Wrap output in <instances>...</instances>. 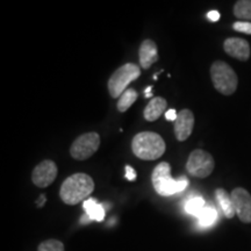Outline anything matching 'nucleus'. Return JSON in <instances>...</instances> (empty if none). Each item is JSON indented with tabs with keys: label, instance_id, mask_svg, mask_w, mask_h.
Returning a JSON list of instances; mask_svg holds the SVG:
<instances>
[{
	"label": "nucleus",
	"instance_id": "nucleus-11",
	"mask_svg": "<svg viewBox=\"0 0 251 251\" xmlns=\"http://www.w3.org/2000/svg\"><path fill=\"white\" fill-rule=\"evenodd\" d=\"M224 49L226 54L238 61L246 62L250 58L251 50L249 42L240 37H228L224 42Z\"/></svg>",
	"mask_w": 251,
	"mask_h": 251
},
{
	"label": "nucleus",
	"instance_id": "nucleus-24",
	"mask_svg": "<svg viewBox=\"0 0 251 251\" xmlns=\"http://www.w3.org/2000/svg\"><path fill=\"white\" fill-rule=\"evenodd\" d=\"M207 17H208L209 20L213 21V23H216V21H219L220 18H221V14H220L218 11H211L207 13Z\"/></svg>",
	"mask_w": 251,
	"mask_h": 251
},
{
	"label": "nucleus",
	"instance_id": "nucleus-15",
	"mask_svg": "<svg viewBox=\"0 0 251 251\" xmlns=\"http://www.w3.org/2000/svg\"><path fill=\"white\" fill-rule=\"evenodd\" d=\"M85 214L92 220V221H102L105 219V208L101 203L97 202L96 199L89 198L83 203Z\"/></svg>",
	"mask_w": 251,
	"mask_h": 251
},
{
	"label": "nucleus",
	"instance_id": "nucleus-13",
	"mask_svg": "<svg viewBox=\"0 0 251 251\" xmlns=\"http://www.w3.org/2000/svg\"><path fill=\"white\" fill-rule=\"evenodd\" d=\"M166 107H168L166 100L164 98H162V97H156V98H152L150 100L148 105H147V107L144 108L143 117L149 122L158 120Z\"/></svg>",
	"mask_w": 251,
	"mask_h": 251
},
{
	"label": "nucleus",
	"instance_id": "nucleus-14",
	"mask_svg": "<svg viewBox=\"0 0 251 251\" xmlns=\"http://www.w3.org/2000/svg\"><path fill=\"white\" fill-rule=\"evenodd\" d=\"M215 198L218 200L220 207H221L222 213H224L226 218L233 219L236 212H235L233 200H231V197L226 192L224 188H218L215 191Z\"/></svg>",
	"mask_w": 251,
	"mask_h": 251
},
{
	"label": "nucleus",
	"instance_id": "nucleus-9",
	"mask_svg": "<svg viewBox=\"0 0 251 251\" xmlns=\"http://www.w3.org/2000/svg\"><path fill=\"white\" fill-rule=\"evenodd\" d=\"M235 212L243 224H251V194L246 188L236 187L230 193Z\"/></svg>",
	"mask_w": 251,
	"mask_h": 251
},
{
	"label": "nucleus",
	"instance_id": "nucleus-20",
	"mask_svg": "<svg viewBox=\"0 0 251 251\" xmlns=\"http://www.w3.org/2000/svg\"><path fill=\"white\" fill-rule=\"evenodd\" d=\"M37 251H65L64 244L58 240H47L39 246Z\"/></svg>",
	"mask_w": 251,
	"mask_h": 251
},
{
	"label": "nucleus",
	"instance_id": "nucleus-26",
	"mask_svg": "<svg viewBox=\"0 0 251 251\" xmlns=\"http://www.w3.org/2000/svg\"><path fill=\"white\" fill-rule=\"evenodd\" d=\"M45 202H46V197L45 196H40V198H39V207L45 205Z\"/></svg>",
	"mask_w": 251,
	"mask_h": 251
},
{
	"label": "nucleus",
	"instance_id": "nucleus-7",
	"mask_svg": "<svg viewBox=\"0 0 251 251\" xmlns=\"http://www.w3.org/2000/svg\"><path fill=\"white\" fill-rule=\"evenodd\" d=\"M100 147V136L98 133H85L77 137L70 148V155L77 161H85L98 151Z\"/></svg>",
	"mask_w": 251,
	"mask_h": 251
},
{
	"label": "nucleus",
	"instance_id": "nucleus-4",
	"mask_svg": "<svg viewBox=\"0 0 251 251\" xmlns=\"http://www.w3.org/2000/svg\"><path fill=\"white\" fill-rule=\"evenodd\" d=\"M211 78L215 90L224 96H231L238 85L236 72L224 61H215L211 67Z\"/></svg>",
	"mask_w": 251,
	"mask_h": 251
},
{
	"label": "nucleus",
	"instance_id": "nucleus-6",
	"mask_svg": "<svg viewBox=\"0 0 251 251\" xmlns=\"http://www.w3.org/2000/svg\"><path fill=\"white\" fill-rule=\"evenodd\" d=\"M215 162L209 152L201 149H196L188 156L186 170L196 178H207L214 170Z\"/></svg>",
	"mask_w": 251,
	"mask_h": 251
},
{
	"label": "nucleus",
	"instance_id": "nucleus-1",
	"mask_svg": "<svg viewBox=\"0 0 251 251\" xmlns=\"http://www.w3.org/2000/svg\"><path fill=\"white\" fill-rule=\"evenodd\" d=\"M94 190V181L86 174H75L63 181L59 197L67 205H77L87 198Z\"/></svg>",
	"mask_w": 251,
	"mask_h": 251
},
{
	"label": "nucleus",
	"instance_id": "nucleus-23",
	"mask_svg": "<svg viewBox=\"0 0 251 251\" xmlns=\"http://www.w3.org/2000/svg\"><path fill=\"white\" fill-rule=\"evenodd\" d=\"M177 117H178V113L176 109H169V111H166L165 113V118L168 121H176L177 120Z\"/></svg>",
	"mask_w": 251,
	"mask_h": 251
},
{
	"label": "nucleus",
	"instance_id": "nucleus-3",
	"mask_svg": "<svg viewBox=\"0 0 251 251\" xmlns=\"http://www.w3.org/2000/svg\"><path fill=\"white\" fill-rule=\"evenodd\" d=\"M166 144L159 134L152 131H142L135 135L131 141L134 155L143 161H155L165 152Z\"/></svg>",
	"mask_w": 251,
	"mask_h": 251
},
{
	"label": "nucleus",
	"instance_id": "nucleus-21",
	"mask_svg": "<svg viewBox=\"0 0 251 251\" xmlns=\"http://www.w3.org/2000/svg\"><path fill=\"white\" fill-rule=\"evenodd\" d=\"M233 29L238 31V33L251 35V23L249 21H236L233 24Z\"/></svg>",
	"mask_w": 251,
	"mask_h": 251
},
{
	"label": "nucleus",
	"instance_id": "nucleus-25",
	"mask_svg": "<svg viewBox=\"0 0 251 251\" xmlns=\"http://www.w3.org/2000/svg\"><path fill=\"white\" fill-rule=\"evenodd\" d=\"M151 89H152L151 86H148L146 89V91H144V97H146V98H151V97H152Z\"/></svg>",
	"mask_w": 251,
	"mask_h": 251
},
{
	"label": "nucleus",
	"instance_id": "nucleus-2",
	"mask_svg": "<svg viewBox=\"0 0 251 251\" xmlns=\"http://www.w3.org/2000/svg\"><path fill=\"white\" fill-rule=\"evenodd\" d=\"M152 186L159 196L170 197L183 192L188 186V179L185 176L175 178L171 177V166L168 162H162L153 169L151 175Z\"/></svg>",
	"mask_w": 251,
	"mask_h": 251
},
{
	"label": "nucleus",
	"instance_id": "nucleus-16",
	"mask_svg": "<svg viewBox=\"0 0 251 251\" xmlns=\"http://www.w3.org/2000/svg\"><path fill=\"white\" fill-rule=\"evenodd\" d=\"M234 15L241 21L251 23V0H238L235 2Z\"/></svg>",
	"mask_w": 251,
	"mask_h": 251
},
{
	"label": "nucleus",
	"instance_id": "nucleus-19",
	"mask_svg": "<svg viewBox=\"0 0 251 251\" xmlns=\"http://www.w3.org/2000/svg\"><path fill=\"white\" fill-rule=\"evenodd\" d=\"M206 203L205 200H203L202 197H194L191 198L190 200H187V202L185 203V211H186L188 214L197 216L201 213V211L205 208Z\"/></svg>",
	"mask_w": 251,
	"mask_h": 251
},
{
	"label": "nucleus",
	"instance_id": "nucleus-5",
	"mask_svg": "<svg viewBox=\"0 0 251 251\" xmlns=\"http://www.w3.org/2000/svg\"><path fill=\"white\" fill-rule=\"evenodd\" d=\"M140 76L141 69L134 63H126L115 70L108 80V92L112 98H120L121 94L127 90V86Z\"/></svg>",
	"mask_w": 251,
	"mask_h": 251
},
{
	"label": "nucleus",
	"instance_id": "nucleus-10",
	"mask_svg": "<svg viewBox=\"0 0 251 251\" xmlns=\"http://www.w3.org/2000/svg\"><path fill=\"white\" fill-rule=\"evenodd\" d=\"M194 127V114L192 111L185 108L178 113L177 120L175 121L176 139L180 142L186 141L191 136Z\"/></svg>",
	"mask_w": 251,
	"mask_h": 251
},
{
	"label": "nucleus",
	"instance_id": "nucleus-12",
	"mask_svg": "<svg viewBox=\"0 0 251 251\" xmlns=\"http://www.w3.org/2000/svg\"><path fill=\"white\" fill-rule=\"evenodd\" d=\"M140 65L141 68L147 70L153 63L158 61V50L156 43L152 40H144L140 46L139 50Z\"/></svg>",
	"mask_w": 251,
	"mask_h": 251
},
{
	"label": "nucleus",
	"instance_id": "nucleus-8",
	"mask_svg": "<svg viewBox=\"0 0 251 251\" xmlns=\"http://www.w3.org/2000/svg\"><path fill=\"white\" fill-rule=\"evenodd\" d=\"M57 174L58 169L55 162L46 159V161H42L40 164L35 166L33 174H31V180L37 187L46 188L52 184V181L57 177Z\"/></svg>",
	"mask_w": 251,
	"mask_h": 251
},
{
	"label": "nucleus",
	"instance_id": "nucleus-17",
	"mask_svg": "<svg viewBox=\"0 0 251 251\" xmlns=\"http://www.w3.org/2000/svg\"><path fill=\"white\" fill-rule=\"evenodd\" d=\"M137 92L134 89H127L118 100V111L124 113L130 108V106L136 101Z\"/></svg>",
	"mask_w": 251,
	"mask_h": 251
},
{
	"label": "nucleus",
	"instance_id": "nucleus-18",
	"mask_svg": "<svg viewBox=\"0 0 251 251\" xmlns=\"http://www.w3.org/2000/svg\"><path fill=\"white\" fill-rule=\"evenodd\" d=\"M198 219H199V224L202 227H209L218 219V212H216L214 206H205V208L202 209L201 213L198 215Z\"/></svg>",
	"mask_w": 251,
	"mask_h": 251
},
{
	"label": "nucleus",
	"instance_id": "nucleus-27",
	"mask_svg": "<svg viewBox=\"0 0 251 251\" xmlns=\"http://www.w3.org/2000/svg\"><path fill=\"white\" fill-rule=\"evenodd\" d=\"M90 221H92V220H91L86 214L81 218V224H87V222H90Z\"/></svg>",
	"mask_w": 251,
	"mask_h": 251
},
{
	"label": "nucleus",
	"instance_id": "nucleus-22",
	"mask_svg": "<svg viewBox=\"0 0 251 251\" xmlns=\"http://www.w3.org/2000/svg\"><path fill=\"white\" fill-rule=\"evenodd\" d=\"M125 171H126V178H127L129 181H134L136 179L137 175H136V171H135V169L131 168L130 165H126L125 168Z\"/></svg>",
	"mask_w": 251,
	"mask_h": 251
}]
</instances>
